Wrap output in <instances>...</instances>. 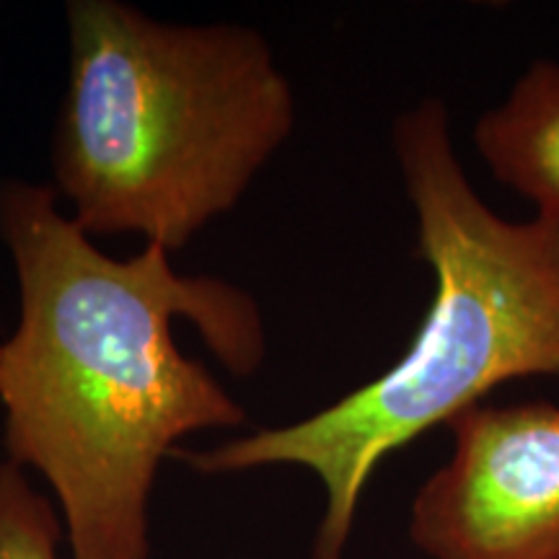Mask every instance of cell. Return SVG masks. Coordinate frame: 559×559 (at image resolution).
Masks as SVG:
<instances>
[{
  "mask_svg": "<svg viewBox=\"0 0 559 559\" xmlns=\"http://www.w3.org/2000/svg\"><path fill=\"white\" fill-rule=\"evenodd\" d=\"M474 145L495 179L559 221V62L536 60L508 99L479 117Z\"/></svg>",
  "mask_w": 559,
  "mask_h": 559,
  "instance_id": "5b68a950",
  "label": "cell"
},
{
  "mask_svg": "<svg viewBox=\"0 0 559 559\" xmlns=\"http://www.w3.org/2000/svg\"><path fill=\"white\" fill-rule=\"evenodd\" d=\"M0 241L19 283L16 330L0 342L9 461L52 487L70 559H148L160 461L192 432L247 423L181 353L174 319L249 376L267 355L262 313L226 280L181 275L160 247L102 251L50 185L0 181Z\"/></svg>",
  "mask_w": 559,
  "mask_h": 559,
  "instance_id": "6da1fadb",
  "label": "cell"
},
{
  "mask_svg": "<svg viewBox=\"0 0 559 559\" xmlns=\"http://www.w3.org/2000/svg\"><path fill=\"white\" fill-rule=\"evenodd\" d=\"M66 19L50 187L91 239L185 249L288 143V75L249 26L166 24L120 0H70Z\"/></svg>",
  "mask_w": 559,
  "mask_h": 559,
  "instance_id": "3957f363",
  "label": "cell"
},
{
  "mask_svg": "<svg viewBox=\"0 0 559 559\" xmlns=\"http://www.w3.org/2000/svg\"><path fill=\"white\" fill-rule=\"evenodd\" d=\"M394 151L436 296L417 337L379 379L283 428L210 451H174L200 474L304 466L324 485L313 559H342L370 474L432 425L523 376L559 379V221L492 213L453 151L449 111L425 99L394 120Z\"/></svg>",
  "mask_w": 559,
  "mask_h": 559,
  "instance_id": "7a4b0ae2",
  "label": "cell"
},
{
  "mask_svg": "<svg viewBox=\"0 0 559 559\" xmlns=\"http://www.w3.org/2000/svg\"><path fill=\"white\" fill-rule=\"evenodd\" d=\"M453 456L412 506L432 559H559V407H469L449 423Z\"/></svg>",
  "mask_w": 559,
  "mask_h": 559,
  "instance_id": "277c9868",
  "label": "cell"
},
{
  "mask_svg": "<svg viewBox=\"0 0 559 559\" xmlns=\"http://www.w3.org/2000/svg\"><path fill=\"white\" fill-rule=\"evenodd\" d=\"M62 536L50 498L32 487L26 469L0 461V559H60Z\"/></svg>",
  "mask_w": 559,
  "mask_h": 559,
  "instance_id": "8992f818",
  "label": "cell"
}]
</instances>
